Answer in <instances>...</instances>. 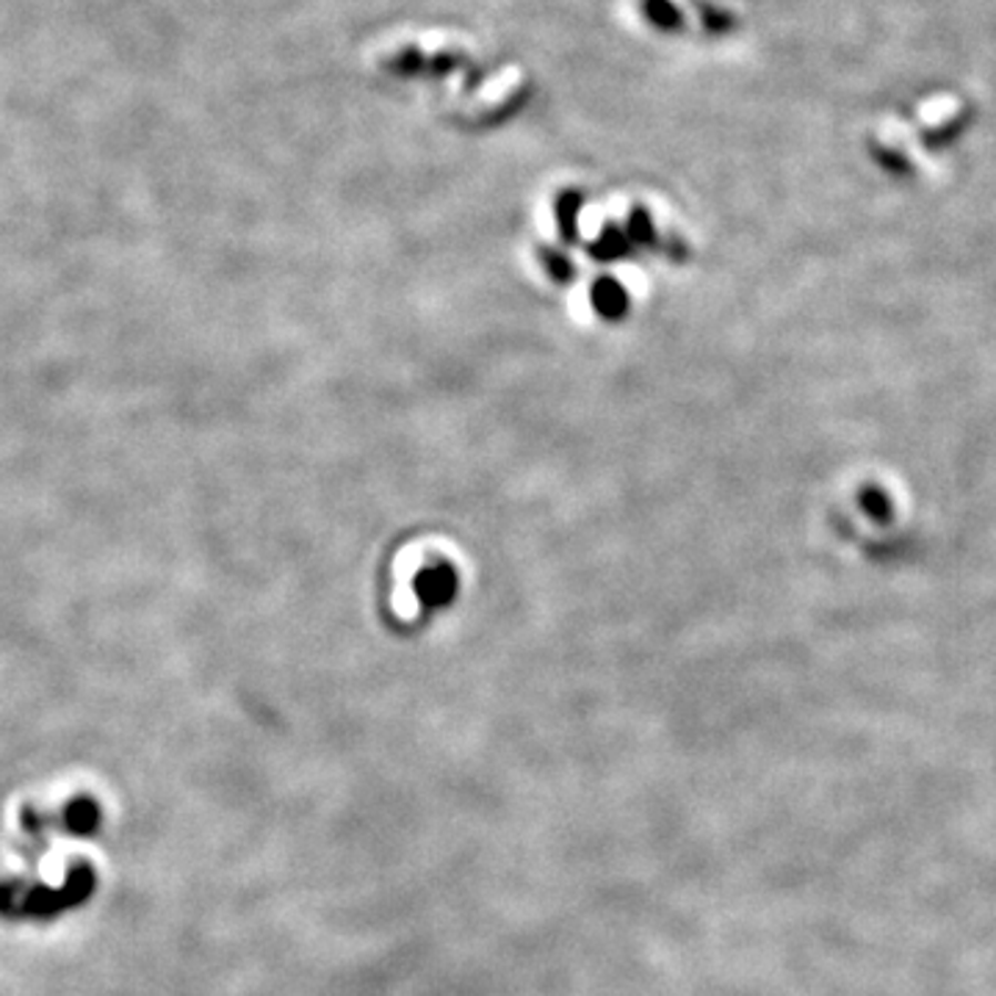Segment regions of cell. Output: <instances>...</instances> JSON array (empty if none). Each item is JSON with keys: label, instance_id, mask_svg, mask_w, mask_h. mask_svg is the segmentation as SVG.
<instances>
[{"label": "cell", "instance_id": "6da1fadb", "mask_svg": "<svg viewBox=\"0 0 996 996\" xmlns=\"http://www.w3.org/2000/svg\"><path fill=\"white\" fill-rule=\"evenodd\" d=\"M61 827L72 836H94L100 831V822H103V811H100L98 800L89 797V794H78L70 803H64L59 814Z\"/></svg>", "mask_w": 996, "mask_h": 996}, {"label": "cell", "instance_id": "7a4b0ae2", "mask_svg": "<svg viewBox=\"0 0 996 996\" xmlns=\"http://www.w3.org/2000/svg\"><path fill=\"white\" fill-rule=\"evenodd\" d=\"M67 905L61 897V888H50L44 883H33L26 888V903H22V916L37 922H50L59 914H64Z\"/></svg>", "mask_w": 996, "mask_h": 996}, {"label": "cell", "instance_id": "3957f363", "mask_svg": "<svg viewBox=\"0 0 996 996\" xmlns=\"http://www.w3.org/2000/svg\"><path fill=\"white\" fill-rule=\"evenodd\" d=\"M94 886H98V875H94L92 864H87V861H75V864L67 870L64 883H61V897H64L67 911H72V908H78V905L87 903V900L94 894Z\"/></svg>", "mask_w": 996, "mask_h": 996}, {"label": "cell", "instance_id": "277c9868", "mask_svg": "<svg viewBox=\"0 0 996 996\" xmlns=\"http://www.w3.org/2000/svg\"><path fill=\"white\" fill-rule=\"evenodd\" d=\"M22 903H26V886H20L17 881H0V916L20 919Z\"/></svg>", "mask_w": 996, "mask_h": 996}, {"label": "cell", "instance_id": "5b68a950", "mask_svg": "<svg viewBox=\"0 0 996 996\" xmlns=\"http://www.w3.org/2000/svg\"><path fill=\"white\" fill-rule=\"evenodd\" d=\"M20 825L28 836L42 839L44 833L50 831V825H53V816L44 814V811L37 809V805H26V809L20 811Z\"/></svg>", "mask_w": 996, "mask_h": 996}, {"label": "cell", "instance_id": "8992f818", "mask_svg": "<svg viewBox=\"0 0 996 996\" xmlns=\"http://www.w3.org/2000/svg\"><path fill=\"white\" fill-rule=\"evenodd\" d=\"M421 590L427 592L429 598H446V592H449V573H429L427 579L421 581Z\"/></svg>", "mask_w": 996, "mask_h": 996}]
</instances>
